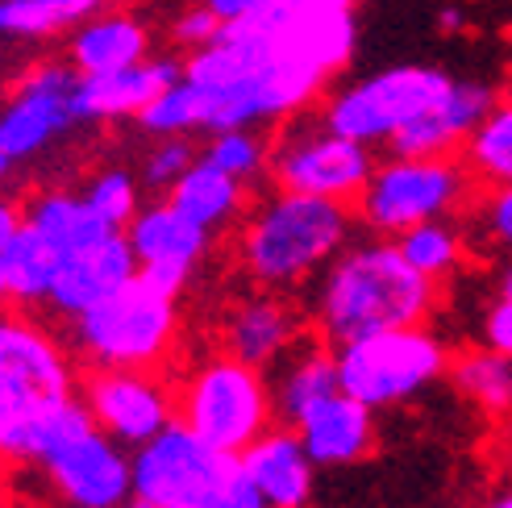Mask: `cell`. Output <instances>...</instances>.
Wrapping results in <instances>:
<instances>
[{
  "mask_svg": "<svg viewBox=\"0 0 512 508\" xmlns=\"http://www.w3.org/2000/svg\"><path fill=\"white\" fill-rule=\"evenodd\" d=\"M263 384L271 396V413L292 425L304 409H313L317 400L338 392V371H334V346H325L313 329L296 334L292 346L263 371Z\"/></svg>",
  "mask_w": 512,
  "mask_h": 508,
  "instance_id": "cell-20",
  "label": "cell"
},
{
  "mask_svg": "<svg viewBox=\"0 0 512 508\" xmlns=\"http://www.w3.org/2000/svg\"><path fill=\"white\" fill-rule=\"evenodd\" d=\"M196 5H204V9H209L221 25L225 21H238V17H246L254 5H259V0H196Z\"/></svg>",
  "mask_w": 512,
  "mask_h": 508,
  "instance_id": "cell-38",
  "label": "cell"
},
{
  "mask_svg": "<svg viewBox=\"0 0 512 508\" xmlns=\"http://www.w3.org/2000/svg\"><path fill=\"white\" fill-rule=\"evenodd\" d=\"M296 334H304V321L288 296L250 292L238 304H229V313L221 321V354L254 371H267L292 346Z\"/></svg>",
  "mask_w": 512,
  "mask_h": 508,
  "instance_id": "cell-16",
  "label": "cell"
},
{
  "mask_svg": "<svg viewBox=\"0 0 512 508\" xmlns=\"http://www.w3.org/2000/svg\"><path fill=\"white\" fill-rule=\"evenodd\" d=\"M438 288L408 267L392 242L342 246L317 275L313 288V334L325 346H346L388 329L425 325Z\"/></svg>",
  "mask_w": 512,
  "mask_h": 508,
  "instance_id": "cell-1",
  "label": "cell"
},
{
  "mask_svg": "<svg viewBox=\"0 0 512 508\" xmlns=\"http://www.w3.org/2000/svg\"><path fill=\"white\" fill-rule=\"evenodd\" d=\"M471 192L463 159H388L375 163L350 213L375 234H404L421 221H446Z\"/></svg>",
  "mask_w": 512,
  "mask_h": 508,
  "instance_id": "cell-7",
  "label": "cell"
},
{
  "mask_svg": "<svg viewBox=\"0 0 512 508\" xmlns=\"http://www.w3.org/2000/svg\"><path fill=\"white\" fill-rule=\"evenodd\" d=\"M288 429L300 438L313 467H350L375 446V413L342 392L317 400Z\"/></svg>",
  "mask_w": 512,
  "mask_h": 508,
  "instance_id": "cell-19",
  "label": "cell"
},
{
  "mask_svg": "<svg viewBox=\"0 0 512 508\" xmlns=\"http://www.w3.org/2000/svg\"><path fill=\"white\" fill-rule=\"evenodd\" d=\"M463 25H467V13L458 9V5H446V9L438 13V30H442V34H458Z\"/></svg>",
  "mask_w": 512,
  "mask_h": 508,
  "instance_id": "cell-40",
  "label": "cell"
},
{
  "mask_svg": "<svg viewBox=\"0 0 512 508\" xmlns=\"http://www.w3.org/2000/svg\"><path fill=\"white\" fill-rule=\"evenodd\" d=\"M179 338V300L134 275L113 296L71 317V346L88 371H159Z\"/></svg>",
  "mask_w": 512,
  "mask_h": 508,
  "instance_id": "cell-4",
  "label": "cell"
},
{
  "mask_svg": "<svg viewBox=\"0 0 512 508\" xmlns=\"http://www.w3.org/2000/svg\"><path fill=\"white\" fill-rule=\"evenodd\" d=\"M80 200L84 205L105 221V225H113V230H125L130 225V217L138 213V205H142V196H138V180L130 171H121V167H109V171H96L92 180H88V188L80 192Z\"/></svg>",
  "mask_w": 512,
  "mask_h": 508,
  "instance_id": "cell-32",
  "label": "cell"
},
{
  "mask_svg": "<svg viewBox=\"0 0 512 508\" xmlns=\"http://www.w3.org/2000/svg\"><path fill=\"white\" fill-rule=\"evenodd\" d=\"M221 30V21L204 9V5H188L184 13H179L171 21V42L175 46H184V50H200V46H209Z\"/></svg>",
  "mask_w": 512,
  "mask_h": 508,
  "instance_id": "cell-34",
  "label": "cell"
},
{
  "mask_svg": "<svg viewBox=\"0 0 512 508\" xmlns=\"http://www.w3.org/2000/svg\"><path fill=\"white\" fill-rule=\"evenodd\" d=\"M454 384V392L471 400L475 409H483L488 417H504L512 404V363L508 354L496 350H467L458 359L446 363V375Z\"/></svg>",
  "mask_w": 512,
  "mask_h": 508,
  "instance_id": "cell-27",
  "label": "cell"
},
{
  "mask_svg": "<svg viewBox=\"0 0 512 508\" xmlns=\"http://www.w3.org/2000/svg\"><path fill=\"white\" fill-rule=\"evenodd\" d=\"M55 271H59V250L21 221V230L9 238L5 250H0V279H5L9 304H21V309L46 304V292L55 284Z\"/></svg>",
  "mask_w": 512,
  "mask_h": 508,
  "instance_id": "cell-25",
  "label": "cell"
},
{
  "mask_svg": "<svg viewBox=\"0 0 512 508\" xmlns=\"http://www.w3.org/2000/svg\"><path fill=\"white\" fill-rule=\"evenodd\" d=\"M392 246L421 279H429L433 288H438L442 279H450L458 271V263L467 259V242L450 221H421L413 230L396 234Z\"/></svg>",
  "mask_w": 512,
  "mask_h": 508,
  "instance_id": "cell-28",
  "label": "cell"
},
{
  "mask_svg": "<svg viewBox=\"0 0 512 508\" xmlns=\"http://www.w3.org/2000/svg\"><path fill=\"white\" fill-rule=\"evenodd\" d=\"M350 205L300 192H275L242 225L238 259L259 292L288 296L313 284L321 267L350 242Z\"/></svg>",
  "mask_w": 512,
  "mask_h": 508,
  "instance_id": "cell-2",
  "label": "cell"
},
{
  "mask_svg": "<svg viewBox=\"0 0 512 508\" xmlns=\"http://www.w3.org/2000/svg\"><path fill=\"white\" fill-rule=\"evenodd\" d=\"M5 479H9V463L0 459V492H5Z\"/></svg>",
  "mask_w": 512,
  "mask_h": 508,
  "instance_id": "cell-44",
  "label": "cell"
},
{
  "mask_svg": "<svg viewBox=\"0 0 512 508\" xmlns=\"http://www.w3.org/2000/svg\"><path fill=\"white\" fill-rule=\"evenodd\" d=\"M184 80V59L175 55H146L142 63L109 71V75H80L71 92L75 121H117L138 117L163 88Z\"/></svg>",
  "mask_w": 512,
  "mask_h": 508,
  "instance_id": "cell-15",
  "label": "cell"
},
{
  "mask_svg": "<svg viewBox=\"0 0 512 508\" xmlns=\"http://www.w3.org/2000/svg\"><path fill=\"white\" fill-rule=\"evenodd\" d=\"M479 508H512V496H508V492H500V496H492L488 504H479Z\"/></svg>",
  "mask_w": 512,
  "mask_h": 508,
  "instance_id": "cell-41",
  "label": "cell"
},
{
  "mask_svg": "<svg viewBox=\"0 0 512 508\" xmlns=\"http://www.w3.org/2000/svg\"><path fill=\"white\" fill-rule=\"evenodd\" d=\"M196 508H267V504H263V496H259V492H254L250 479L234 467V471H229V475L221 479V484H217L209 496H204Z\"/></svg>",
  "mask_w": 512,
  "mask_h": 508,
  "instance_id": "cell-36",
  "label": "cell"
},
{
  "mask_svg": "<svg viewBox=\"0 0 512 508\" xmlns=\"http://www.w3.org/2000/svg\"><path fill=\"white\" fill-rule=\"evenodd\" d=\"M196 159L229 175V180L250 184L267 171V138L259 130H221V134H209Z\"/></svg>",
  "mask_w": 512,
  "mask_h": 508,
  "instance_id": "cell-31",
  "label": "cell"
},
{
  "mask_svg": "<svg viewBox=\"0 0 512 508\" xmlns=\"http://www.w3.org/2000/svg\"><path fill=\"white\" fill-rule=\"evenodd\" d=\"M80 75L71 71L67 59H46L34 63L17 80L9 105L0 109V155L9 163L34 159L42 150L63 138L75 117H71V92Z\"/></svg>",
  "mask_w": 512,
  "mask_h": 508,
  "instance_id": "cell-13",
  "label": "cell"
},
{
  "mask_svg": "<svg viewBox=\"0 0 512 508\" xmlns=\"http://www.w3.org/2000/svg\"><path fill=\"white\" fill-rule=\"evenodd\" d=\"M109 5L113 0H0V38H55L63 30H80Z\"/></svg>",
  "mask_w": 512,
  "mask_h": 508,
  "instance_id": "cell-26",
  "label": "cell"
},
{
  "mask_svg": "<svg viewBox=\"0 0 512 508\" xmlns=\"http://www.w3.org/2000/svg\"><path fill=\"white\" fill-rule=\"evenodd\" d=\"M317 5H329V9H354V0H317Z\"/></svg>",
  "mask_w": 512,
  "mask_h": 508,
  "instance_id": "cell-42",
  "label": "cell"
},
{
  "mask_svg": "<svg viewBox=\"0 0 512 508\" xmlns=\"http://www.w3.org/2000/svg\"><path fill=\"white\" fill-rule=\"evenodd\" d=\"M238 471L254 484L267 508H309L317 467L288 425H271L238 454Z\"/></svg>",
  "mask_w": 512,
  "mask_h": 508,
  "instance_id": "cell-18",
  "label": "cell"
},
{
  "mask_svg": "<svg viewBox=\"0 0 512 508\" xmlns=\"http://www.w3.org/2000/svg\"><path fill=\"white\" fill-rule=\"evenodd\" d=\"M500 105V88L488 80H454L429 113L404 121L383 142L392 159H454L467 134Z\"/></svg>",
  "mask_w": 512,
  "mask_h": 508,
  "instance_id": "cell-14",
  "label": "cell"
},
{
  "mask_svg": "<svg viewBox=\"0 0 512 508\" xmlns=\"http://www.w3.org/2000/svg\"><path fill=\"white\" fill-rule=\"evenodd\" d=\"M175 421L209 450L238 459L275 421L263 371L229 359V354H213V359L196 363L184 388L175 392Z\"/></svg>",
  "mask_w": 512,
  "mask_h": 508,
  "instance_id": "cell-5",
  "label": "cell"
},
{
  "mask_svg": "<svg viewBox=\"0 0 512 508\" xmlns=\"http://www.w3.org/2000/svg\"><path fill=\"white\" fill-rule=\"evenodd\" d=\"M134 275H138V259H134L130 242H125V234H109L105 242H96L88 250L63 254L55 284L46 292V304L71 321V317L88 313L92 304H100L105 296H113L121 284H130Z\"/></svg>",
  "mask_w": 512,
  "mask_h": 508,
  "instance_id": "cell-17",
  "label": "cell"
},
{
  "mask_svg": "<svg viewBox=\"0 0 512 508\" xmlns=\"http://www.w3.org/2000/svg\"><path fill=\"white\" fill-rule=\"evenodd\" d=\"M234 467L238 459L209 450L179 421H171L150 442L134 446L130 496L155 508H196Z\"/></svg>",
  "mask_w": 512,
  "mask_h": 508,
  "instance_id": "cell-10",
  "label": "cell"
},
{
  "mask_svg": "<svg viewBox=\"0 0 512 508\" xmlns=\"http://www.w3.org/2000/svg\"><path fill=\"white\" fill-rule=\"evenodd\" d=\"M5 304H9V292H5V279H0V313H5Z\"/></svg>",
  "mask_w": 512,
  "mask_h": 508,
  "instance_id": "cell-46",
  "label": "cell"
},
{
  "mask_svg": "<svg viewBox=\"0 0 512 508\" xmlns=\"http://www.w3.org/2000/svg\"><path fill=\"white\" fill-rule=\"evenodd\" d=\"M21 230V205L9 196H0V250L9 246V238Z\"/></svg>",
  "mask_w": 512,
  "mask_h": 508,
  "instance_id": "cell-39",
  "label": "cell"
},
{
  "mask_svg": "<svg viewBox=\"0 0 512 508\" xmlns=\"http://www.w3.org/2000/svg\"><path fill=\"white\" fill-rule=\"evenodd\" d=\"M21 221L55 246L59 259L63 254H75V250H88L96 242H105L109 234H121V230H113V225L100 221L75 192H38L30 205L21 209Z\"/></svg>",
  "mask_w": 512,
  "mask_h": 508,
  "instance_id": "cell-24",
  "label": "cell"
},
{
  "mask_svg": "<svg viewBox=\"0 0 512 508\" xmlns=\"http://www.w3.org/2000/svg\"><path fill=\"white\" fill-rule=\"evenodd\" d=\"M209 121V96H204L196 84L179 80L171 88H163L150 105L138 113V125L155 138H192L204 130Z\"/></svg>",
  "mask_w": 512,
  "mask_h": 508,
  "instance_id": "cell-30",
  "label": "cell"
},
{
  "mask_svg": "<svg viewBox=\"0 0 512 508\" xmlns=\"http://www.w3.org/2000/svg\"><path fill=\"white\" fill-rule=\"evenodd\" d=\"M458 150H463V167L467 171H475L479 180L504 188L508 175H512V109L508 105H496L467 134V142L458 146Z\"/></svg>",
  "mask_w": 512,
  "mask_h": 508,
  "instance_id": "cell-29",
  "label": "cell"
},
{
  "mask_svg": "<svg viewBox=\"0 0 512 508\" xmlns=\"http://www.w3.org/2000/svg\"><path fill=\"white\" fill-rule=\"evenodd\" d=\"M483 221H488V238L496 246H508V238H512V192H508V184L492 192L488 209H483Z\"/></svg>",
  "mask_w": 512,
  "mask_h": 508,
  "instance_id": "cell-37",
  "label": "cell"
},
{
  "mask_svg": "<svg viewBox=\"0 0 512 508\" xmlns=\"http://www.w3.org/2000/svg\"><path fill=\"white\" fill-rule=\"evenodd\" d=\"M75 396V367L42 321L0 313V459L30 467L50 417Z\"/></svg>",
  "mask_w": 512,
  "mask_h": 508,
  "instance_id": "cell-3",
  "label": "cell"
},
{
  "mask_svg": "<svg viewBox=\"0 0 512 508\" xmlns=\"http://www.w3.org/2000/svg\"><path fill=\"white\" fill-rule=\"evenodd\" d=\"M196 142L192 138H159L142 159V188L150 192H171V184L196 163Z\"/></svg>",
  "mask_w": 512,
  "mask_h": 508,
  "instance_id": "cell-33",
  "label": "cell"
},
{
  "mask_svg": "<svg viewBox=\"0 0 512 508\" xmlns=\"http://www.w3.org/2000/svg\"><path fill=\"white\" fill-rule=\"evenodd\" d=\"M167 205L175 213H184L188 221H196L200 230H225V225H234L242 213H246V184L229 180V175L213 171L209 163H192L179 180L171 184L167 192Z\"/></svg>",
  "mask_w": 512,
  "mask_h": 508,
  "instance_id": "cell-23",
  "label": "cell"
},
{
  "mask_svg": "<svg viewBox=\"0 0 512 508\" xmlns=\"http://www.w3.org/2000/svg\"><path fill=\"white\" fill-rule=\"evenodd\" d=\"M121 508H155V504H142V500H134V496H130V500L121 504Z\"/></svg>",
  "mask_w": 512,
  "mask_h": 508,
  "instance_id": "cell-45",
  "label": "cell"
},
{
  "mask_svg": "<svg viewBox=\"0 0 512 508\" xmlns=\"http://www.w3.org/2000/svg\"><path fill=\"white\" fill-rule=\"evenodd\" d=\"M450 84L454 75H446L442 67H425V63L383 67L367 75V80L346 84L329 96L321 109V125L329 134L371 150L379 142H388L404 121L429 113L450 92Z\"/></svg>",
  "mask_w": 512,
  "mask_h": 508,
  "instance_id": "cell-8",
  "label": "cell"
},
{
  "mask_svg": "<svg viewBox=\"0 0 512 508\" xmlns=\"http://www.w3.org/2000/svg\"><path fill=\"white\" fill-rule=\"evenodd\" d=\"M59 508H121L130 500V454L100 429L71 438L30 463Z\"/></svg>",
  "mask_w": 512,
  "mask_h": 508,
  "instance_id": "cell-12",
  "label": "cell"
},
{
  "mask_svg": "<svg viewBox=\"0 0 512 508\" xmlns=\"http://www.w3.org/2000/svg\"><path fill=\"white\" fill-rule=\"evenodd\" d=\"M9 171H13V163H9L5 155H0V184H5V180H9Z\"/></svg>",
  "mask_w": 512,
  "mask_h": 508,
  "instance_id": "cell-43",
  "label": "cell"
},
{
  "mask_svg": "<svg viewBox=\"0 0 512 508\" xmlns=\"http://www.w3.org/2000/svg\"><path fill=\"white\" fill-rule=\"evenodd\" d=\"M371 167H375L371 150L350 138L329 134L321 117L292 121L275 142H267V171L279 192L354 205V196L363 192Z\"/></svg>",
  "mask_w": 512,
  "mask_h": 508,
  "instance_id": "cell-9",
  "label": "cell"
},
{
  "mask_svg": "<svg viewBox=\"0 0 512 508\" xmlns=\"http://www.w3.org/2000/svg\"><path fill=\"white\" fill-rule=\"evenodd\" d=\"M446 363H450L446 342L429 334L425 325L388 329V334H371L334 350L338 392L358 400L371 413L417 400L446 375Z\"/></svg>",
  "mask_w": 512,
  "mask_h": 508,
  "instance_id": "cell-6",
  "label": "cell"
},
{
  "mask_svg": "<svg viewBox=\"0 0 512 508\" xmlns=\"http://www.w3.org/2000/svg\"><path fill=\"white\" fill-rule=\"evenodd\" d=\"M483 342L496 354H512V288L504 284L483 313Z\"/></svg>",
  "mask_w": 512,
  "mask_h": 508,
  "instance_id": "cell-35",
  "label": "cell"
},
{
  "mask_svg": "<svg viewBox=\"0 0 512 508\" xmlns=\"http://www.w3.org/2000/svg\"><path fill=\"white\" fill-rule=\"evenodd\" d=\"M150 55V30L138 13L125 9H105L92 21H84L80 30L71 34L67 46V63L75 75H109V71H125Z\"/></svg>",
  "mask_w": 512,
  "mask_h": 508,
  "instance_id": "cell-21",
  "label": "cell"
},
{
  "mask_svg": "<svg viewBox=\"0 0 512 508\" xmlns=\"http://www.w3.org/2000/svg\"><path fill=\"white\" fill-rule=\"evenodd\" d=\"M125 242H130L138 267L142 263H179V267H196L213 246V234L200 230L196 221L184 213H175L167 200L155 205H138V213L125 225Z\"/></svg>",
  "mask_w": 512,
  "mask_h": 508,
  "instance_id": "cell-22",
  "label": "cell"
},
{
  "mask_svg": "<svg viewBox=\"0 0 512 508\" xmlns=\"http://www.w3.org/2000/svg\"><path fill=\"white\" fill-rule=\"evenodd\" d=\"M75 396L117 446H142L175 421V388L159 371H88Z\"/></svg>",
  "mask_w": 512,
  "mask_h": 508,
  "instance_id": "cell-11",
  "label": "cell"
}]
</instances>
